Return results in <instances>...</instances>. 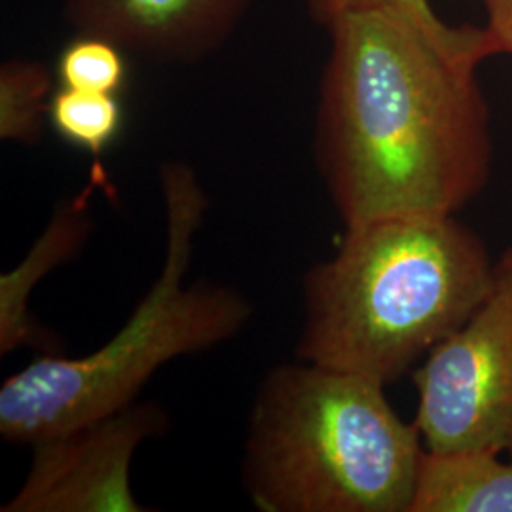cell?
Masks as SVG:
<instances>
[{
    "label": "cell",
    "mask_w": 512,
    "mask_h": 512,
    "mask_svg": "<svg viewBox=\"0 0 512 512\" xmlns=\"http://www.w3.org/2000/svg\"><path fill=\"white\" fill-rule=\"evenodd\" d=\"M61 88L82 92L116 93L128 78L124 50L107 38L78 35L57 59Z\"/></svg>",
    "instance_id": "12"
},
{
    "label": "cell",
    "mask_w": 512,
    "mask_h": 512,
    "mask_svg": "<svg viewBox=\"0 0 512 512\" xmlns=\"http://www.w3.org/2000/svg\"><path fill=\"white\" fill-rule=\"evenodd\" d=\"M499 456L423 450L410 512H512V461Z\"/></svg>",
    "instance_id": "8"
},
{
    "label": "cell",
    "mask_w": 512,
    "mask_h": 512,
    "mask_svg": "<svg viewBox=\"0 0 512 512\" xmlns=\"http://www.w3.org/2000/svg\"><path fill=\"white\" fill-rule=\"evenodd\" d=\"M54 78L33 59H8L0 65V139L35 145L50 114Z\"/></svg>",
    "instance_id": "10"
},
{
    "label": "cell",
    "mask_w": 512,
    "mask_h": 512,
    "mask_svg": "<svg viewBox=\"0 0 512 512\" xmlns=\"http://www.w3.org/2000/svg\"><path fill=\"white\" fill-rule=\"evenodd\" d=\"M165 427L156 404L126 408L33 444L35 456L4 512H145L131 488L139 444Z\"/></svg>",
    "instance_id": "6"
},
{
    "label": "cell",
    "mask_w": 512,
    "mask_h": 512,
    "mask_svg": "<svg viewBox=\"0 0 512 512\" xmlns=\"http://www.w3.org/2000/svg\"><path fill=\"white\" fill-rule=\"evenodd\" d=\"M311 19L323 27L330 25L334 19L342 18L351 12L387 8L397 10L404 16L414 19L427 33L452 46H484L499 54L494 37L486 27L475 25H448L435 14L429 0H304Z\"/></svg>",
    "instance_id": "13"
},
{
    "label": "cell",
    "mask_w": 512,
    "mask_h": 512,
    "mask_svg": "<svg viewBox=\"0 0 512 512\" xmlns=\"http://www.w3.org/2000/svg\"><path fill=\"white\" fill-rule=\"evenodd\" d=\"M255 0H65L78 35L107 38L158 63H194L220 50Z\"/></svg>",
    "instance_id": "7"
},
{
    "label": "cell",
    "mask_w": 512,
    "mask_h": 512,
    "mask_svg": "<svg viewBox=\"0 0 512 512\" xmlns=\"http://www.w3.org/2000/svg\"><path fill=\"white\" fill-rule=\"evenodd\" d=\"M315 150L346 226L397 215H456L492 167L476 80L490 48L452 46L397 10L334 19Z\"/></svg>",
    "instance_id": "1"
},
{
    "label": "cell",
    "mask_w": 512,
    "mask_h": 512,
    "mask_svg": "<svg viewBox=\"0 0 512 512\" xmlns=\"http://www.w3.org/2000/svg\"><path fill=\"white\" fill-rule=\"evenodd\" d=\"M488 23L486 29L494 37L499 54L512 55V0H482Z\"/></svg>",
    "instance_id": "14"
},
{
    "label": "cell",
    "mask_w": 512,
    "mask_h": 512,
    "mask_svg": "<svg viewBox=\"0 0 512 512\" xmlns=\"http://www.w3.org/2000/svg\"><path fill=\"white\" fill-rule=\"evenodd\" d=\"M90 234L88 192L59 213L44 230L37 245L10 274L0 279V351L2 355L21 346L37 344V325L27 315L29 296L38 281L52 272L57 264L71 258Z\"/></svg>",
    "instance_id": "9"
},
{
    "label": "cell",
    "mask_w": 512,
    "mask_h": 512,
    "mask_svg": "<svg viewBox=\"0 0 512 512\" xmlns=\"http://www.w3.org/2000/svg\"><path fill=\"white\" fill-rule=\"evenodd\" d=\"M48 122L67 143L99 158L122 128V105L114 93L59 88Z\"/></svg>",
    "instance_id": "11"
},
{
    "label": "cell",
    "mask_w": 512,
    "mask_h": 512,
    "mask_svg": "<svg viewBox=\"0 0 512 512\" xmlns=\"http://www.w3.org/2000/svg\"><path fill=\"white\" fill-rule=\"evenodd\" d=\"M416 427L425 450H490L512 458V268L471 319L414 370Z\"/></svg>",
    "instance_id": "5"
},
{
    "label": "cell",
    "mask_w": 512,
    "mask_h": 512,
    "mask_svg": "<svg viewBox=\"0 0 512 512\" xmlns=\"http://www.w3.org/2000/svg\"><path fill=\"white\" fill-rule=\"evenodd\" d=\"M167 249L164 268L126 325L84 357L44 355L0 387V433L35 444L129 404L165 363L215 348L251 319V304L234 289L184 283L207 198L196 173L181 162L162 167Z\"/></svg>",
    "instance_id": "4"
},
{
    "label": "cell",
    "mask_w": 512,
    "mask_h": 512,
    "mask_svg": "<svg viewBox=\"0 0 512 512\" xmlns=\"http://www.w3.org/2000/svg\"><path fill=\"white\" fill-rule=\"evenodd\" d=\"M499 264H503V266H511L512 268V247L507 249V253L503 255V258H501V262H499Z\"/></svg>",
    "instance_id": "15"
},
{
    "label": "cell",
    "mask_w": 512,
    "mask_h": 512,
    "mask_svg": "<svg viewBox=\"0 0 512 512\" xmlns=\"http://www.w3.org/2000/svg\"><path fill=\"white\" fill-rule=\"evenodd\" d=\"M385 385L300 361L256 393L243 478L264 512H410L423 456Z\"/></svg>",
    "instance_id": "3"
},
{
    "label": "cell",
    "mask_w": 512,
    "mask_h": 512,
    "mask_svg": "<svg viewBox=\"0 0 512 512\" xmlns=\"http://www.w3.org/2000/svg\"><path fill=\"white\" fill-rule=\"evenodd\" d=\"M495 277L486 243L454 215L346 226L306 277L298 361L393 384L471 319Z\"/></svg>",
    "instance_id": "2"
}]
</instances>
